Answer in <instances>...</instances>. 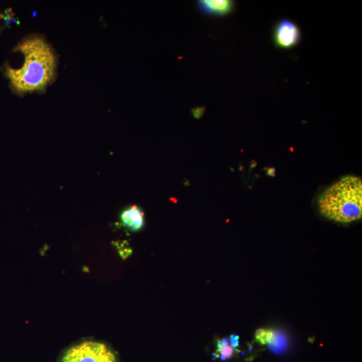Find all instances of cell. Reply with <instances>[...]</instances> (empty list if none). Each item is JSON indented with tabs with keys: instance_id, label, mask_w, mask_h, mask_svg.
Masks as SVG:
<instances>
[{
	"instance_id": "cell-1",
	"label": "cell",
	"mask_w": 362,
	"mask_h": 362,
	"mask_svg": "<svg viewBox=\"0 0 362 362\" xmlns=\"http://www.w3.org/2000/svg\"><path fill=\"white\" fill-rule=\"evenodd\" d=\"M23 58L19 69L6 66V73L10 85L19 94L41 92L56 76L57 57L51 44L40 35H31L16 47Z\"/></svg>"
},
{
	"instance_id": "cell-2",
	"label": "cell",
	"mask_w": 362,
	"mask_h": 362,
	"mask_svg": "<svg viewBox=\"0 0 362 362\" xmlns=\"http://www.w3.org/2000/svg\"><path fill=\"white\" fill-rule=\"evenodd\" d=\"M318 206L323 216L335 222L347 224L361 219V178L352 175L344 176L319 196Z\"/></svg>"
},
{
	"instance_id": "cell-3",
	"label": "cell",
	"mask_w": 362,
	"mask_h": 362,
	"mask_svg": "<svg viewBox=\"0 0 362 362\" xmlns=\"http://www.w3.org/2000/svg\"><path fill=\"white\" fill-rule=\"evenodd\" d=\"M62 362H115V357L105 344L89 342L69 349Z\"/></svg>"
},
{
	"instance_id": "cell-4",
	"label": "cell",
	"mask_w": 362,
	"mask_h": 362,
	"mask_svg": "<svg viewBox=\"0 0 362 362\" xmlns=\"http://www.w3.org/2000/svg\"><path fill=\"white\" fill-rule=\"evenodd\" d=\"M272 37L276 47L291 49L300 43L302 33L299 26L291 19H282L274 26Z\"/></svg>"
},
{
	"instance_id": "cell-5",
	"label": "cell",
	"mask_w": 362,
	"mask_h": 362,
	"mask_svg": "<svg viewBox=\"0 0 362 362\" xmlns=\"http://www.w3.org/2000/svg\"><path fill=\"white\" fill-rule=\"evenodd\" d=\"M120 224L125 229L133 232L140 231L145 225L144 213L142 209L131 206L124 209L119 216Z\"/></svg>"
},
{
	"instance_id": "cell-6",
	"label": "cell",
	"mask_w": 362,
	"mask_h": 362,
	"mask_svg": "<svg viewBox=\"0 0 362 362\" xmlns=\"http://www.w3.org/2000/svg\"><path fill=\"white\" fill-rule=\"evenodd\" d=\"M197 6L199 11L206 15L224 17L233 11L235 2L231 0H200Z\"/></svg>"
},
{
	"instance_id": "cell-7",
	"label": "cell",
	"mask_w": 362,
	"mask_h": 362,
	"mask_svg": "<svg viewBox=\"0 0 362 362\" xmlns=\"http://www.w3.org/2000/svg\"><path fill=\"white\" fill-rule=\"evenodd\" d=\"M238 351L237 348L233 347L230 343L224 347H217L216 351L213 354V359H219L222 361H226L233 358Z\"/></svg>"
},
{
	"instance_id": "cell-8",
	"label": "cell",
	"mask_w": 362,
	"mask_h": 362,
	"mask_svg": "<svg viewBox=\"0 0 362 362\" xmlns=\"http://www.w3.org/2000/svg\"><path fill=\"white\" fill-rule=\"evenodd\" d=\"M287 342L285 335L281 333L274 332L273 340L269 344V347L274 354H281L286 348Z\"/></svg>"
},
{
	"instance_id": "cell-9",
	"label": "cell",
	"mask_w": 362,
	"mask_h": 362,
	"mask_svg": "<svg viewBox=\"0 0 362 362\" xmlns=\"http://www.w3.org/2000/svg\"><path fill=\"white\" fill-rule=\"evenodd\" d=\"M274 331L272 329H259L255 333V339L262 345H269L273 340Z\"/></svg>"
},
{
	"instance_id": "cell-10",
	"label": "cell",
	"mask_w": 362,
	"mask_h": 362,
	"mask_svg": "<svg viewBox=\"0 0 362 362\" xmlns=\"http://www.w3.org/2000/svg\"><path fill=\"white\" fill-rule=\"evenodd\" d=\"M239 339H240V337L238 335L233 333V334L230 335L229 338H228V340H229L230 345L232 346L233 347H234V348H238L239 345H240Z\"/></svg>"
},
{
	"instance_id": "cell-11",
	"label": "cell",
	"mask_w": 362,
	"mask_h": 362,
	"mask_svg": "<svg viewBox=\"0 0 362 362\" xmlns=\"http://www.w3.org/2000/svg\"><path fill=\"white\" fill-rule=\"evenodd\" d=\"M203 112H204V108H200L197 109V110H193V115L196 118H199L203 115Z\"/></svg>"
}]
</instances>
